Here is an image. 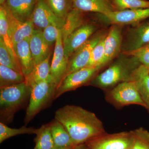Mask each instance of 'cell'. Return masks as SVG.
<instances>
[{"mask_svg":"<svg viewBox=\"0 0 149 149\" xmlns=\"http://www.w3.org/2000/svg\"><path fill=\"white\" fill-rule=\"evenodd\" d=\"M55 119L66 129L75 146L106 133L95 113L77 106L66 105L58 109Z\"/></svg>","mask_w":149,"mask_h":149,"instance_id":"obj_1","label":"cell"},{"mask_svg":"<svg viewBox=\"0 0 149 149\" xmlns=\"http://www.w3.org/2000/svg\"><path fill=\"white\" fill-rule=\"evenodd\" d=\"M115 59L107 69L93 78L91 85L108 91L120 83L131 81L141 65L135 56L122 52Z\"/></svg>","mask_w":149,"mask_h":149,"instance_id":"obj_2","label":"cell"},{"mask_svg":"<svg viewBox=\"0 0 149 149\" xmlns=\"http://www.w3.org/2000/svg\"><path fill=\"white\" fill-rule=\"evenodd\" d=\"M31 93V88L25 82L0 88L1 122L10 123L17 112L27 109Z\"/></svg>","mask_w":149,"mask_h":149,"instance_id":"obj_3","label":"cell"},{"mask_svg":"<svg viewBox=\"0 0 149 149\" xmlns=\"http://www.w3.org/2000/svg\"><path fill=\"white\" fill-rule=\"evenodd\" d=\"M31 88L29 104L24 119L26 125L54 100L57 85L50 75L47 80L35 84Z\"/></svg>","mask_w":149,"mask_h":149,"instance_id":"obj_4","label":"cell"},{"mask_svg":"<svg viewBox=\"0 0 149 149\" xmlns=\"http://www.w3.org/2000/svg\"><path fill=\"white\" fill-rule=\"evenodd\" d=\"M106 100L117 108L130 105H137L145 107V104L133 80L118 84L108 91Z\"/></svg>","mask_w":149,"mask_h":149,"instance_id":"obj_5","label":"cell"},{"mask_svg":"<svg viewBox=\"0 0 149 149\" xmlns=\"http://www.w3.org/2000/svg\"><path fill=\"white\" fill-rule=\"evenodd\" d=\"M133 131L108 134L105 133L85 143L89 149H132Z\"/></svg>","mask_w":149,"mask_h":149,"instance_id":"obj_6","label":"cell"},{"mask_svg":"<svg viewBox=\"0 0 149 149\" xmlns=\"http://www.w3.org/2000/svg\"><path fill=\"white\" fill-rule=\"evenodd\" d=\"M100 70L97 68L87 66L68 74L57 87L54 99L56 100L66 92L74 91L90 83Z\"/></svg>","mask_w":149,"mask_h":149,"instance_id":"obj_7","label":"cell"},{"mask_svg":"<svg viewBox=\"0 0 149 149\" xmlns=\"http://www.w3.org/2000/svg\"><path fill=\"white\" fill-rule=\"evenodd\" d=\"M106 34L102 31L97 32L72 54L68 60L64 78L72 72L88 66L93 49Z\"/></svg>","mask_w":149,"mask_h":149,"instance_id":"obj_8","label":"cell"},{"mask_svg":"<svg viewBox=\"0 0 149 149\" xmlns=\"http://www.w3.org/2000/svg\"><path fill=\"white\" fill-rule=\"evenodd\" d=\"M149 43V21H143L128 30L123 41L122 52H129Z\"/></svg>","mask_w":149,"mask_h":149,"instance_id":"obj_9","label":"cell"},{"mask_svg":"<svg viewBox=\"0 0 149 149\" xmlns=\"http://www.w3.org/2000/svg\"><path fill=\"white\" fill-rule=\"evenodd\" d=\"M100 15L112 24L136 25L149 18V8L116 10Z\"/></svg>","mask_w":149,"mask_h":149,"instance_id":"obj_10","label":"cell"},{"mask_svg":"<svg viewBox=\"0 0 149 149\" xmlns=\"http://www.w3.org/2000/svg\"><path fill=\"white\" fill-rule=\"evenodd\" d=\"M121 25L112 24L104 39V56L102 67L115 59L122 52L123 37Z\"/></svg>","mask_w":149,"mask_h":149,"instance_id":"obj_11","label":"cell"},{"mask_svg":"<svg viewBox=\"0 0 149 149\" xmlns=\"http://www.w3.org/2000/svg\"><path fill=\"white\" fill-rule=\"evenodd\" d=\"M32 21L37 29L42 30L50 25L56 26L61 30L65 20L56 16L47 4L45 0H37Z\"/></svg>","mask_w":149,"mask_h":149,"instance_id":"obj_12","label":"cell"},{"mask_svg":"<svg viewBox=\"0 0 149 149\" xmlns=\"http://www.w3.org/2000/svg\"><path fill=\"white\" fill-rule=\"evenodd\" d=\"M97 29L94 24H82L63 41L65 55L68 59L93 36Z\"/></svg>","mask_w":149,"mask_h":149,"instance_id":"obj_13","label":"cell"},{"mask_svg":"<svg viewBox=\"0 0 149 149\" xmlns=\"http://www.w3.org/2000/svg\"><path fill=\"white\" fill-rule=\"evenodd\" d=\"M68 60L64 54L61 30L60 31L55 46L51 65L50 75L57 87L64 78L66 73Z\"/></svg>","mask_w":149,"mask_h":149,"instance_id":"obj_14","label":"cell"},{"mask_svg":"<svg viewBox=\"0 0 149 149\" xmlns=\"http://www.w3.org/2000/svg\"><path fill=\"white\" fill-rule=\"evenodd\" d=\"M37 0H7L3 6L17 19L22 22L32 20Z\"/></svg>","mask_w":149,"mask_h":149,"instance_id":"obj_15","label":"cell"},{"mask_svg":"<svg viewBox=\"0 0 149 149\" xmlns=\"http://www.w3.org/2000/svg\"><path fill=\"white\" fill-rule=\"evenodd\" d=\"M5 8L6 11L14 46L23 40L30 39L35 29L32 20L22 22L14 17Z\"/></svg>","mask_w":149,"mask_h":149,"instance_id":"obj_16","label":"cell"},{"mask_svg":"<svg viewBox=\"0 0 149 149\" xmlns=\"http://www.w3.org/2000/svg\"><path fill=\"white\" fill-rule=\"evenodd\" d=\"M72 8L102 15L116 11L110 0H73Z\"/></svg>","mask_w":149,"mask_h":149,"instance_id":"obj_17","label":"cell"},{"mask_svg":"<svg viewBox=\"0 0 149 149\" xmlns=\"http://www.w3.org/2000/svg\"><path fill=\"white\" fill-rule=\"evenodd\" d=\"M42 30L35 29L29 40V48L35 66L50 56L49 46L43 39Z\"/></svg>","mask_w":149,"mask_h":149,"instance_id":"obj_18","label":"cell"},{"mask_svg":"<svg viewBox=\"0 0 149 149\" xmlns=\"http://www.w3.org/2000/svg\"><path fill=\"white\" fill-rule=\"evenodd\" d=\"M29 40L30 39L23 40L17 43L14 47L22 73L24 76L32 72L35 66L29 48Z\"/></svg>","mask_w":149,"mask_h":149,"instance_id":"obj_19","label":"cell"},{"mask_svg":"<svg viewBox=\"0 0 149 149\" xmlns=\"http://www.w3.org/2000/svg\"><path fill=\"white\" fill-rule=\"evenodd\" d=\"M49 123L54 148H68L75 146L69 133L61 123L54 119Z\"/></svg>","mask_w":149,"mask_h":149,"instance_id":"obj_20","label":"cell"},{"mask_svg":"<svg viewBox=\"0 0 149 149\" xmlns=\"http://www.w3.org/2000/svg\"><path fill=\"white\" fill-rule=\"evenodd\" d=\"M132 80L135 82L149 113V71L141 65L133 74Z\"/></svg>","mask_w":149,"mask_h":149,"instance_id":"obj_21","label":"cell"},{"mask_svg":"<svg viewBox=\"0 0 149 149\" xmlns=\"http://www.w3.org/2000/svg\"><path fill=\"white\" fill-rule=\"evenodd\" d=\"M50 57L35 65L29 74L25 76V83L30 88L33 85L47 80L50 75Z\"/></svg>","mask_w":149,"mask_h":149,"instance_id":"obj_22","label":"cell"},{"mask_svg":"<svg viewBox=\"0 0 149 149\" xmlns=\"http://www.w3.org/2000/svg\"><path fill=\"white\" fill-rule=\"evenodd\" d=\"M84 12L72 8L67 15L61 30L63 42L78 27L83 24Z\"/></svg>","mask_w":149,"mask_h":149,"instance_id":"obj_23","label":"cell"},{"mask_svg":"<svg viewBox=\"0 0 149 149\" xmlns=\"http://www.w3.org/2000/svg\"><path fill=\"white\" fill-rule=\"evenodd\" d=\"M0 37L2 39L13 56L19 61L15 50L11 33L8 20L6 11L3 5H1L0 6Z\"/></svg>","mask_w":149,"mask_h":149,"instance_id":"obj_24","label":"cell"},{"mask_svg":"<svg viewBox=\"0 0 149 149\" xmlns=\"http://www.w3.org/2000/svg\"><path fill=\"white\" fill-rule=\"evenodd\" d=\"M25 82V76L22 73L0 65V88Z\"/></svg>","mask_w":149,"mask_h":149,"instance_id":"obj_25","label":"cell"},{"mask_svg":"<svg viewBox=\"0 0 149 149\" xmlns=\"http://www.w3.org/2000/svg\"><path fill=\"white\" fill-rule=\"evenodd\" d=\"M35 139V146L33 149H53V139L51 133L49 124L43 125L38 128Z\"/></svg>","mask_w":149,"mask_h":149,"instance_id":"obj_26","label":"cell"},{"mask_svg":"<svg viewBox=\"0 0 149 149\" xmlns=\"http://www.w3.org/2000/svg\"><path fill=\"white\" fill-rule=\"evenodd\" d=\"M52 11L58 17L65 20L67 15L72 9L73 0H45Z\"/></svg>","mask_w":149,"mask_h":149,"instance_id":"obj_27","label":"cell"},{"mask_svg":"<svg viewBox=\"0 0 149 149\" xmlns=\"http://www.w3.org/2000/svg\"><path fill=\"white\" fill-rule=\"evenodd\" d=\"M38 128L27 127L24 125L19 128H10L3 123H0V143L13 136L21 134H32L37 133Z\"/></svg>","mask_w":149,"mask_h":149,"instance_id":"obj_28","label":"cell"},{"mask_svg":"<svg viewBox=\"0 0 149 149\" xmlns=\"http://www.w3.org/2000/svg\"><path fill=\"white\" fill-rule=\"evenodd\" d=\"M0 65L22 73L19 62L13 56L3 41L0 37Z\"/></svg>","mask_w":149,"mask_h":149,"instance_id":"obj_29","label":"cell"},{"mask_svg":"<svg viewBox=\"0 0 149 149\" xmlns=\"http://www.w3.org/2000/svg\"><path fill=\"white\" fill-rule=\"evenodd\" d=\"M116 10L149 8L148 0H110Z\"/></svg>","mask_w":149,"mask_h":149,"instance_id":"obj_30","label":"cell"},{"mask_svg":"<svg viewBox=\"0 0 149 149\" xmlns=\"http://www.w3.org/2000/svg\"><path fill=\"white\" fill-rule=\"evenodd\" d=\"M105 36L98 43L93 49L87 66L97 68L100 70L102 68V65L104 56V39Z\"/></svg>","mask_w":149,"mask_h":149,"instance_id":"obj_31","label":"cell"},{"mask_svg":"<svg viewBox=\"0 0 149 149\" xmlns=\"http://www.w3.org/2000/svg\"><path fill=\"white\" fill-rule=\"evenodd\" d=\"M132 131L134 140L132 149H149V131L143 127Z\"/></svg>","mask_w":149,"mask_h":149,"instance_id":"obj_32","label":"cell"},{"mask_svg":"<svg viewBox=\"0 0 149 149\" xmlns=\"http://www.w3.org/2000/svg\"><path fill=\"white\" fill-rule=\"evenodd\" d=\"M125 53L135 56L149 71V43L136 50Z\"/></svg>","mask_w":149,"mask_h":149,"instance_id":"obj_33","label":"cell"},{"mask_svg":"<svg viewBox=\"0 0 149 149\" xmlns=\"http://www.w3.org/2000/svg\"><path fill=\"white\" fill-rule=\"evenodd\" d=\"M61 29L54 25H50L42 30V36L48 46L55 44Z\"/></svg>","mask_w":149,"mask_h":149,"instance_id":"obj_34","label":"cell"},{"mask_svg":"<svg viewBox=\"0 0 149 149\" xmlns=\"http://www.w3.org/2000/svg\"><path fill=\"white\" fill-rule=\"evenodd\" d=\"M72 149H89L85 143L81 144L80 145L75 146Z\"/></svg>","mask_w":149,"mask_h":149,"instance_id":"obj_35","label":"cell"},{"mask_svg":"<svg viewBox=\"0 0 149 149\" xmlns=\"http://www.w3.org/2000/svg\"><path fill=\"white\" fill-rule=\"evenodd\" d=\"M6 1L7 0H0V4H1V5L4 4Z\"/></svg>","mask_w":149,"mask_h":149,"instance_id":"obj_36","label":"cell"},{"mask_svg":"<svg viewBox=\"0 0 149 149\" xmlns=\"http://www.w3.org/2000/svg\"><path fill=\"white\" fill-rule=\"evenodd\" d=\"M73 148H63V149H55V148H54L53 149H73Z\"/></svg>","mask_w":149,"mask_h":149,"instance_id":"obj_37","label":"cell"}]
</instances>
